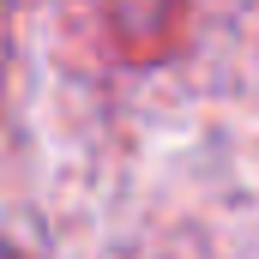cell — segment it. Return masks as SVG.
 Returning <instances> with one entry per match:
<instances>
[{"label":"cell","mask_w":259,"mask_h":259,"mask_svg":"<svg viewBox=\"0 0 259 259\" xmlns=\"http://www.w3.org/2000/svg\"><path fill=\"white\" fill-rule=\"evenodd\" d=\"M12 259H24V253H12Z\"/></svg>","instance_id":"obj_1"}]
</instances>
